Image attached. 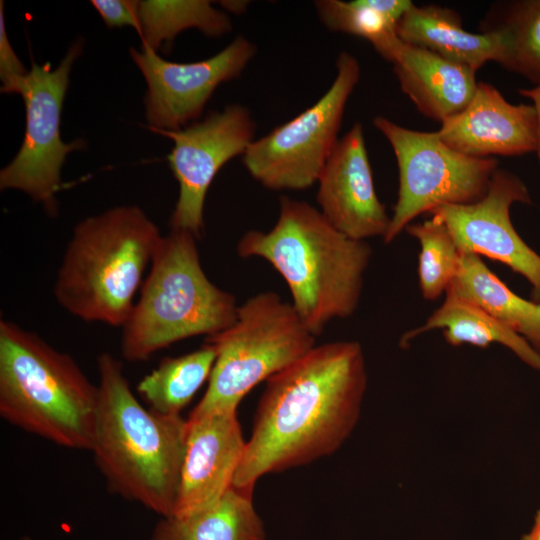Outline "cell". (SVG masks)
Here are the masks:
<instances>
[{"label": "cell", "mask_w": 540, "mask_h": 540, "mask_svg": "<svg viewBox=\"0 0 540 540\" xmlns=\"http://www.w3.org/2000/svg\"><path fill=\"white\" fill-rule=\"evenodd\" d=\"M519 334L540 353V302H535L532 312L520 329Z\"/></svg>", "instance_id": "29"}, {"label": "cell", "mask_w": 540, "mask_h": 540, "mask_svg": "<svg viewBox=\"0 0 540 540\" xmlns=\"http://www.w3.org/2000/svg\"><path fill=\"white\" fill-rule=\"evenodd\" d=\"M139 20L142 46L156 52L187 29L208 37H220L232 29L227 13L208 0L139 1Z\"/></svg>", "instance_id": "22"}, {"label": "cell", "mask_w": 540, "mask_h": 540, "mask_svg": "<svg viewBox=\"0 0 540 540\" xmlns=\"http://www.w3.org/2000/svg\"><path fill=\"white\" fill-rule=\"evenodd\" d=\"M20 540H30L29 537H22Z\"/></svg>", "instance_id": "33"}, {"label": "cell", "mask_w": 540, "mask_h": 540, "mask_svg": "<svg viewBox=\"0 0 540 540\" xmlns=\"http://www.w3.org/2000/svg\"><path fill=\"white\" fill-rule=\"evenodd\" d=\"M237 253L263 258L274 267L298 317L317 337L330 321L356 311L372 250L366 241L337 230L314 206L282 197L272 229L246 232Z\"/></svg>", "instance_id": "2"}, {"label": "cell", "mask_w": 540, "mask_h": 540, "mask_svg": "<svg viewBox=\"0 0 540 540\" xmlns=\"http://www.w3.org/2000/svg\"><path fill=\"white\" fill-rule=\"evenodd\" d=\"M419 241L418 275L422 295L435 300L446 292L458 266L459 249L448 228L440 220L431 219L405 228Z\"/></svg>", "instance_id": "26"}, {"label": "cell", "mask_w": 540, "mask_h": 540, "mask_svg": "<svg viewBox=\"0 0 540 540\" xmlns=\"http://www.w3.org/2000/svg\"><path fill=\"white\" fill-rule=\"evenodd\" d=\"M157 225L135 205L80 221L58 269L57 302L86 322L123 326L162 240Z\"/></svg>", "instance_id": "4"}, {"label": "cell", "mask_w": 540, "mask_h": 540, "mask_svg": "<svg viewBox=\"0 0 540 540\" xmlns=\"http://www.w3.org/2000/svg\"><path fill=\"white\" fill-rule=\"evenodd\" d=\"M255 53V45L244 36H237L214 56L191 63L165 60L146 46L130 48L147 84L144 104L149 129L174 131L198 121L215 89L237 78Z\"/></svg>", "instance_id": "12"}, {"label": "cell", "mask_w": 540, "mask_h": 540, "mask_svg": "<svg viewBox=\"0 0 540 540\" xmlns=\"http://www.w3.org/2000/svg\"><path fill=\"white\" fill-rule=\"evenodd\" d=\"M337 74L312 106L253 140L242 162L270 190H305L314 185L338 142L348 98L360 79V65L347 51L339 54Z\"/></svg>", "instance_id": "9"}, {"label": "cell", "mask_w": 540, "mask_h": 540, "mask_svg": "<svg viewBox=\"0 0 540 540\" xmlns=\"http://www.w3.org/2000/svg\"><path fill=\"white\" fill-rule=\"evenodd\" d=\"M248 1H221V6L228 12L232 13H242L246 10L248 6Z\"/></svg>", "instance_id": "32"}, {"label": "cell", "mask_w": 540, "mask_h": 540, "mask_svg": "<svg viewBox=\"0 0 540 540\" xmlns=\"http://www.w3.org/2000/svg\"><path fill=\"white\" fill-rule=\"evenodd\" d=\"M217 352L206 342L199 349L177 357L163 358L137 384V392L154 412L180 415L196 392L209 380Z\"/></svg>", "instance_id": "21"}, {"label": "cell", "mask_w": 540, "mask_h": 540, "mask_svg": "<svg viewBox=\"0 0 540 540\" xmlns=\"http://www.w3.org/2000/svg\"><path fill=\"white\" fill-rule=\"evenodd\" d=\"M437 133L450 148L475 158L522 156L538 145L533 105L511 104L486 82H478L470 103L442 121Z\"/></svg>", "instance_id": "16"}, {"label": "cell", "mask_w": 540, "mask_h": 540, "mask_svg": "<svg viewBox=\"0 0 540 540\" xmlns=\"http://www.w3.org/2000/svg\"><path fill=\"white\" fill-rule=\"evenodd\" d=\"M151 131L173 141L168 161L179 184V195L170 227L188 231L198 239L204 228V204L210 184L218 171L234 157L243 155L254 140L255 123L250 111L233 104L178 130Z\"/></svg>", "instance_id": "11"}, {"label": "cell", "mask_w": 540, "mask_h": 540, "mask_svg": "<svg viewBox=\"0 0 540 540\" xmlns=\"http://www.w3.org/2000/svg\"><path fill=\"white\" fill-rule=\"evenodd\" d=\"M91 4L107 27L131 26L140 33L139 1L92 0Z\"/></svg>", "instance_id": "28"}, {"label": "cell", "mask_w": 540, "mask_h": 540, "mask_svg": "<svg viewBox=\"0 0 540 540\" xmlns=\"http://www.w3.org/2000/svg\"><path fill=\"white\" fill-rule=\"evenodd\" d=\"M412 4L410 0L315 2L318 16L326 28L362 37L378 53L397 35V25Z\"/></svg>", "instance_id": "24"}, {"label": "cell", "mask_w": 540, "mask_h": 540, "mask_svg": "<svg viewBox=\"0 0 540 540\" xmlns=\"http://www.w3.org/2000/svg\"><path fill=\"white\" fill-rule=\"evenodd\" d=\"M185 454L176 503L170 516L206 509L233 487L246 440L237 412L189 416Z\"/></svg>", "instance_id": "15"}, {"label": "cell", "mask_w": 540, "mask_h": 540, "mask_svg": "<svg viewBox=\"0 0 540 540\" xmlns=\"http://www.w3.org/2000/svg\"><path fill=\"white\" fill-rule=\"evenodd\" d=\"M520 540H540V509L535 514L530 531L524 534Z\"/></svg>", "instance_id": "31"}, {"label": "cell", "mask_w": 540, "mask_h": 540, "mask_svg": "<svg viewBox=\"0 0 540 540\" xmlns=\"http://www.w3.org/2000/svg\"><path fill=\"white\" fill-rule=\"evenodd\" d=\"M483 30L497 31L503 41L501 66L535 85L540 84V0H519L504 9Z\"/></svg>", "instance_id": "25"}, {"label": "cell", "mask_w": 540, "mask_h": 540, "mask_svg": "<svg viewBox=\"0 0 540 540\" xmlns=\"http://www.w3.org/2000/svg\"><path fill=\"white\" fill-rule=\"evenodd\" d=\"M374 126L391 145L399 172V189L384 242H392L410 222L448 204H470L485 196L498 160L475 158L446 145L437 131L405 128L384 116Z\"/></svg>", "instance_id": "8"}, {"label": "cell", "mask_w": 540, "mask_h": 540, "mask_svg": "<svg viewBox=\"0 0 540 540\" xmlns=\"http://www.w3.org/2000/svg\"><path fill=\"white\" fill-rule=\"evenodd\" d=\"M196 241L190 232L177 229L162 237L140 296L122 326L125 360L146 361L178 341L212 336L235 322L236 299L209 280Z\"/></svg>", "instance_id": "6"}, {"label": "cell", "mask_w": 540, "mask_h": 540, "mask_svg": "<svg viewBox=\"0 0 540 540\" xmlns=\"http://www.w3.org/2000/svg\"><path fill=\"white\" fill-rule=\"evenodd\" d=\"M4 4L0 2V79L1 92L17 94L18 90L27 76L23 63L14 52L6 33Z\"/></svg>", "instance_id": "27"}, {"label": "cell", "mask_w": 540, "mask_h": 540, "mask_svg": "<svg viewBox=\"0 0 540 540\" xmlns=\"http://www.w3.org/2000/svg\"><path fill=\"white\" fill-rule=\"evenodd\" d=\"M459 252L456 273L445 293L479 307L519 333L535 302L513 293L479 255Z\"/></svg>", "instance_id": "23"}, {"label": "cell", "mask_w": 540, "mask_h": 540, "mask_svg": "<svg viewBox=\"0 0 540 540\" xmlns=\"http://www.w3.org/2000/svg\"><path fill=\"white\" fill-rule=\"evenodd\" d=\"M98 406L94 461L107 488L167 517L180 484L188 421L145 408L133 394L120 360L97 357Z\"/></svg>", "instance_id": "3"}, {"label": "cell", "mask_w": 540, "mask_h": 540, "mask_svg": "<svg viewBox=\"0 0 540 540\" xmlns=\"http://www.w3.org/2000/svg\"><path fill=\"white\" fill-rule=\"evenodd\" d=\"M315 340L291 303L277 293L252 296L239 306L230 327L206 337L217 356L207 389L189 416L237 412L255 386L304 356Z\"/></svg>", "instance_id": "7"}, {"label": "cell", "mask_w": 540, "mask_h": 540, "mask_svg": "<svg viewBox=\"0 0 540 540\" xmlns=\"http://www.w3.org/2000/svg\"><path fill=\"white\" fill-rule=\"evenodd\" d=\"M150 540H265V529L253 490L232 487L206 509L184 517H162Z\"/></svg>", "instance_id": "19"}, {"label": "cell", "mask_w": 540, "mask_h": 540, "mask_svg": "<svg viewBox=\"0 0 540 540\" xmlns=\"http://www.w3.org/2000/svg\"><path fill=\"white\" fill-rule=\"evenodd\" d=\"M436 328L443 329L446 341L458 346L472 344L481 348L499 343L513 351L530 367L540 371V353L514 329L479 307L446 294L443 304L420 327L407 332L402 342Z\"/></svg>", "instance_id": "20"}, {"label": "cell", "mask_w": 540, "mask_h": 540, "mask_svg": "<svg viewBox=\"0 0 540 540\" xmlns=\"http://www.w3.org/2000/svg\"><path fill=\"white\" fill-rule=\"evenodd\" d=\"M317 182L320 212L337 230L355 240L384 238L391 217L375 190L361 123L338 140Z\"/></svg>", "instance_id": "14"}, {"label": "cell", "mask_w": 540, "mask_h": 540, "mask_svg": "<svg viewBox=\"0 0 540 540\" xmlns=\"http://www.w3.org/2000/svg\"><path fill=\"white\" fill-rule=\"evenodd\" d=\"M380 55L393 64L401 90L426 117L442 122L461 112L475 94L474 70L406 43L398 35Z\"/></svg>", "instance_id": "17"}, {"label": "cell", "mask_w": 540, "mask_h": 540, "mask_svg": "<svg viewBox=\"0 0 540 540\" xmlns=\"http://www.w3.org/2000/svg\"><path fill=\"white\" fill-rule=\"evenodd\" d=\"M519 93L532 101V105L536 111L538 122V145L535 153L540 164V84L535 85L533 88L520 89Z\"/></svg>", "instance_id": "30"}, {"label": "cell", "mask_w": 540, "mask_h": 540, "mask_svg": "<svg viewBox=\"0 0 540 540\" xmlns=\"http://www.w3.org/2000/svg\"><path fill=\"white\" fill-rule=\"evenodd\" d=\"M396 33L409 44L426 48L475 72L486 62L501 64L504 46L495 30L470 33L459 14L438 5L412 4L400 19Z\"/></svg>", "instance_id": "18"}, {"label": "cell", "mask_w": 540, "mask_h": 540, "mask_svg": "<svg viewBox=\"0 0 540 540\" xmlns=\"http://www.w3.org/2000/svg\"><path fill=\"white\" fill-rule=\"evenodd\" d=\"M98 385L76 361L19 325L0 321V416L60 447L91 451Z\"/></svg>", "instance_id": "5"}, {"label": "cell", "mask_w": 540, "mask_h": 540, "mask_svg": "<svg viewBox=\"0 0 540 540\" xmlns=\"http://www.w3.org/2000/svg\"><path fill=\"white\" fill-rule=\"evenodd\" d=\"M531 202L525 183L497 169L483 198L470 204L442 205L430 213L448 228L459 251L499 261L524 276L540 301V256L518 235L510 219L513 203Z\"/></svg>", "instance_id": "13"}, {"label": "cell", "mask_w": 540, "mask_h": 540, "mask_svg": "<svg viewBox=\"0 0 540 540\" xmlns=\"http://www.w3.org/2000/svg\"><path fill=\"white\" fill-rule=\"evenodd\" d=\"M367 386L357 341L314 346L266 381L233 487L336 452L354 430Z\"/></svg>", "instance_id": "1"}, {"label": "cell", "mask_w": 540, "mask_h": 540, "mask_svg": "<svg viewBox=\"0 0 540 540\" xmlns=\"http://www.w3.org/2000/svg\"><path fill=\"white\" fill-rule=\"evenodd\" d=\"M83 49L73 43L60 64L39 65L32 61L18 93L24 101L26 127L23 142L12 161L0 171L1 190H19L40 203L50 216L57 214L56 193L67 154L85 146L61 138V113L72 66Z\"/></svg>", "instance_id": "10"}]
</instances>
